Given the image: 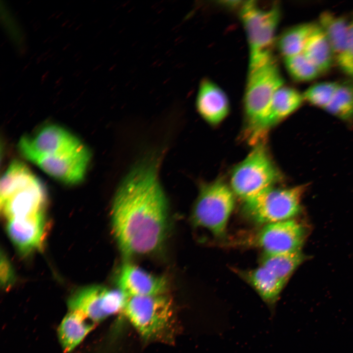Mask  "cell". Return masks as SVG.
I'll return each mask as SVG.
<instances>
[{"instance_id":"6da1fadb","label":"cell","mask_w":353,"mask_h":353,"mask_svg":"<svg viewBox=\"0 0 353 353\" xmlns=\"http://www.w3.org/2000/svg\"><path fill=\"white\" fill-rule=\"evenodd\" d=\"M158 166L157 159L153 157L140 161L122 181L114 198L112 227L125 256L152 253L164 241L168 204Z\"/></svg>"},{"instance_id":"7a4b0ae2","label":"cell","mask_w":353,"mask_h":353,"mask_svg":"<svg viewBox=\"0 0 353 353\" xmlns=\"http://www.w3.org/2000/svg\"><path fill=\"white\" fill-rule=\"evenodd\" d=\"M46 189L42 182L23 162L14 160L0 182V205L7 220L45 212Z\"/></svg>"},{"instance_id":"3957f363","label":"cell","mask_w":353,"mask_h":353,"mask_svg":"<svg viewBox=\"0 0 353 353\" xmlns=\"http://www.w3.org/2000/svg\"><path fill=\"white\" fill-rule=\"evenodd\" d=\"M284 85V78L273 54L249 64L243 97L247 137L262 122L275 94Z\"/></svg>"},{"instance_id":"277c9868","label":"cell","mask_w":353,"mask_h":353,"mask_svg":"<svg viewBox=\"0 0 353 353\" xmlns=\"http://www.w3.org/2000/svg\"><path fill=\"white\" fill-rule=\"evenodd\" d=\"M263 141L253 146L247 156L232 170L230 187L235 195L245 201L282 180Z\"/></svg>"},{"instance_id":"5b68a950","label":"cell","mask_w":353,"mask_h":353,"mask_svg":"<svg viewBox=\"0 0 353 353\" xmlns=\"http://www.w3.org/2000/svg\"><path fill=\"white\" fill-rule=\"evenodd\" d=\"M307 184L291 187H272L244 201V211L262 226L293 219L302 210V200Z\"/></svg>"},{"instance_id":"8992f818","label":"cell","mask_w":353,"mask_h":353,"mask_svg":"<svg viewBox=\"0 0 353 353\" xmlns=\"http://www.w3.org/2000/svg\"><path fill=\"white\" fill-rule=\"evenodd\" d=\"M234 195L222 179L202 184L192 211L194 224L217 236L224 235L234 207Z\"/></svg>"},{"instance_id":"52a82bcc","label":"cell","mask_w":353,"mask_h":353,"mask_svg":"<svg viewBox=\"0 0 353 353\" xmlns=\"http://www.w3.org/2000/svg\"><path fill=\"white\" fill-rule=\"evenodd\" d=\"M239 17L246 32L249 50V63L273 54L271 48L276 41V34L280 17L278 4L267 8L255 1H244Z\"/></svg>"},{"instance_id":"ba28073f","label":"cell","mask_w":353,"mask_h":353,"mask_svg":"<svg viewBox=\"0 0 353 353\" xmlns=\"http://www.w3.org/2000/svg\"><path fill=\"white\" fill-rule=\"evenodd\" d=\"M123 311L145 339L163 332L173 316L171 302L163 295L128 298Z\"/></svg>"},{"instance_id":"9c48e42d","label":"cell","mask_w":353,"mask_h":353,"mask_svg":"<svg viewBox=\"0 0 353 353\" xmlns=\"http://www.w3.org/2000/svg\"><path fill=\"white\" fill-rule=\"evenodd\" d=\"M235 242L238 245L257 247L263 252L281 253L301 251L306 236L305 227L293 219L268 224Z\"/></svg>"},{"instance_id":"30bf717a","label":"cell","mask_w":353,"mask_h":353,"mask_svg":"<svg viewBox=\"0 0 353 353\" xmlns=\"http://www.w3.org/2000/svg\"><path fill=\"white\" fill-rule=\"evenodd\" d=\"M127 297L119 289L93 285L76 291L69 298V311H77L96 325L123 311Z\"/></svg>"},{"instance_id":"8fae6325","label":"cell","mask_w":353,"mask_h":353,"mask_svg":"<svg viewBox=\"0 0 353 353\" xmlns=\"http://www.w3.org/2000/svg\"><path fill=\"white\" fill-rule=\"evenodd\" d=\"M83 144L74 135L56 125L43 126L31 136H24L18 143L22 155L31 162L44 156H55L73 151Z\"/></svg>"},{"instance_id":"7c38bea8","label":"cell","mask_w":353,"mask_h":353,"mask_svg":"<svg viewBox=\"0 0 353 353\" xmlns=\"http://www.w3.org/2000/svg\"><path fill=\"white\" fill-rule=\"evenodd\" d=\"M91 158L83 144L64 154L36 158L31 161L54 179L66 184H76L84 178Z\"/></svg>"},{"instance_id":"4fadbf2b","label":"cell","mask_w":353,"mask_h":353,"mask_svg":"<svg viewBox=\"0 0 353 353\" xmlns=\"http://www.w3.org/2000/svg\"><path fill=\"white\" fill-rule=\"evenodd\" d=\"M318 24L328 38L334 63L353 81V56L348 39L349 21L342 16L326 11L320 15Z\"/></svg>"},{"instance_id":"5bb4252c","label":"cell","mask_w":353,"mask_h":353,"mask_svg":"<svg viewBox=\"0 0 353 353\" xmlns=\"http://www.w3.org/2000/svg\"><path fill=\"white\" fill-rule=\"evenodd\" d=\"M6 230L12 243L23 255L42 249L47 231L45 212L7 220Z\"/></svg>"},{"instance_id":"9a60e30c","label":"cell","mask_w":353,"mask_h":353,"mask_svg":"<svg viewBox=\"0 0 353 353\" xmlns=\"http://www.w3.org/2000/svg\"><path fill=\"white\" fill-rule=\"evenodd\" d=\"M304 101L303 93L297 89L281 86L275 94L265 117L247 138L248 141L252 145L262 142L272 127L293 113Z\"/></svg>"},{"instance_id":"2e32d148","label":"cell","mask_w":353,"mask_h":353,"mask_svg":"<svg viewBox=\"0 0 353 353\" xmlns=\"http://www.w3.org/2000/svg\"><path fill=\"white\" fill-rule=\"evenodd\" d=\"M117 283L118 289L127 298L162 295L167 283L164 277L152 275L130 263L122 266Z\"/></svg>"},{"instance_id":"e0dca14e","label":"cell","mask_w":353,"mask_h":353,"mask_svg":"<svg viewBox=\"0 0 353 353\" xmlns=\"http://www.w3.org/2000/svg\"><path fill=\"white\" fill-rule=\"evenodd\" d=\"M196 108L208 124H220L227 116L229 101L225 91L212 80L204 78L200 83L196 100Z\"/></svg>"},{"instance_id":"ac0fdd59","label":"cell","mask_w":353,"mask_h":353,"mask_svg":"<svg viewBox=\"0 0 353 353\" xmlns=\"http://www.w3.org/2000/svg\"><path fill=\"white\" fill-rule=\"evenodd\" d=\"M234 271L257 293L269 309L272 316L286 283L265 267L251 270Z\"/></svg>"},{"instance_id":"d6986e66","label":"cell","mask_w":353,"mask_h":353,"mask_svg":"<svg viewBox=\"0 0 353 353\" xmlns=\"http://www.w3.org/2000/svg\"><path fill=\"white\" fill-rule=\"evenodd\" d=\"M96 325L81 313L69 311L57 329L59 341L64 353H69L75 349Z\"/></svg>"},{"instance_id":"ffe728a7","label":"cell","mask_w":353,"mask_h":353,"mask_svg":"<svg viewBox=\"0 0 353 353\" xmlns=\"http://www.w3.org/2000/svg\"><path fill=\"white\" fill-rule=\"evenodd\" d=\"M303 53L321 74L328 71L334 63L329 40L318 23L315 24Z\"/></svg>"},{"instance_id":"44dd1931","label":"cell","mask_w":353,"mask_h":353,"mask_svg":"<svg viewBox=\"0 0 353 353\" xmlns=\"http://www.w3.org/2000/svg\"><path fill=\"white\" fill-rule=\"evenodd\" d=\"M315 23L294 25L282 32L276 39L279 52L283 58L303 53Z\"/></svg>"},{"instance_id":"7402d4cb","label":"cell","mask_w":353,"mask_h":353,"mask_svg":"<svg viewBox=\"0 0 353 353\" xmlns=\"http://www.w3.org/2000/svg\"><path fill=\"white\" fill-rule=\"evenodd\" d=\"M304 258L301 251L281 253L263 252L259 263L260 266L268 269L287 283L290 276Z\"/></svg>"},{"instance_id":"603a6c76","label":"cell","mask_w":353,"mask_h":353,"mask_svg":"<svg viewBox=\"0 0 353 353\" xmlns=\"http://www.w3.org/2000/svg\"><path fill=\"white\" fill-rule=\"evenodd\" d=\"M341 120L353 122V81L339 83L337 90L325 109Z\"/></svg>"},{"instance_id":"cb8c5ba5","label":"cell","mask_w":353,"mask_h":353,"mask_svg":"<svg viewBox=\"0 0 353 353\" xmlns=\"http://www.w3.org/2000/svg\"><path fill=\"white\" fill-rule=\"evenodd\" d=\"M283 58L284 66L287 73L296 81H312L321 74L303 53Z\"/></svg>"},{"instance_id":"d4e9b609","label":"cell","mask_w":353,"mask_h":353,"mask_svg":"<svg viewBox=\"0 0 353 353\" xmlns=\"http://www.w3.org/2000/svg\"><path fill=\"white\" fill-rule=\"evenodd\" d=\"M338 85L339 82L334 81L313 84L303 93L304 101L325 110L330 102Z\"/></svg>"},{"instance_id":"484cf974","label":"cell","mask_w":353,"mask_h":353,"mask_svg":"<svg viewBox=\"0 0 353 353\" xmlns=\"http://www.w3.org/2000/svg\"><path fill=\"white\" fill-rule=\"evenodd\" d=\"M0 282L2 287L8 289L14 283V274L10 262L2 252L0 255Z\"/></svg>"},{"instance_id":"4316f807","label":"cell","mask_w":353,"mask_h":353,"mask_svg":"<svg viewBox=\"0 0 353 353\" xmlns=\"http://www.w3.org/2000/svg\"><path fill=\"white\" fill-rule=\"evenodd\" d=\"M348 39L351 53L353 56V16L349 21Z\"/></svg>"}]
</instances>
